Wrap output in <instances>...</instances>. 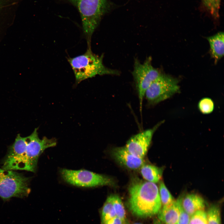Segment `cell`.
I'll return each mask as SVG.
<instances>
[{"mask_svg": "<svg viewBox=\"0 0 224 224\" xmlns=\"http://www.w3.org/2000/svg\"><path fill=\"white\" fill-rule=\"evenodd\" d=\"M124 224H125L124 223Z\"/></svg>", "mask_w": 224, "mask_h": 224, "instance_id": "484cf974", "label": "cell"}, {"mask_svg": "<svg viewBox=\"0 0 224 224\" xmlns=\"http://www.w3.org/2000/svg\"><path fill=\"white\" fill-rule=\"evenodd\" d=\"M159 123L152 128L147 129L131 137L124 146L131 153L143 158L151 144L153 135L159 127Z\"/></svg>", "mask_w": 224, "mask_h": 224, "instance_id": "9c48e42d", "label": "cell"}, {"mask_svg": "<svg viewBox=\"0 0 224 224\" xmlns=\"http://www.w3.org/2000/svg\"><path fill=\"white\" fill-rule=\"evenodd\" d=\"M133 224H142L140 223H134Z\"/></svg>", "mask_w": 224, "mask_h": 224, "instance_id": "d4e9b609", "label": "cell"}, {"mask_svg": "<svg viewBox=\"0 0 224 224\" xmlns=\"http://www.w3.org/2000/svg\"><path fill=\"white\" fill-rule=\"evenodd\" d=\"M202 4L215 18L219 17L221 0H202Z\"/></svg>", "mask_w": 224, "mask_h": 224, "instance_id": "ac0fdd59", "label": "cell"}, {"mask_svg": "<svg viewBox=\"0 0 224 224\" xmlns=\"http://www.w3.org/2000/svg\"><path fill=\"white\" fill-rule=\"evenodd\" d=\"M125 220L116 216L108 221L105 224H124Z\"/></svg>", "mask_w": 224, "mask_h": 224, "instance_id": "603a6c76", "label": "cell"}, {"mask_svg": "<svg viewBox=\"0 0 224 224\" xmlns=\"http://www.w3.org/2000/svg\"><path fill=\"white\" fill-rule=\"evenodd\" d=\"M151 61V58L149 57L143 63L137 59L135 60L134 63L132 74L138 92L140 110L146 90L161 74L152 66Z\"/></svg>", "mask_w": 224, "mask_h": 224, "instance_id": "ba28073f", "label": "cell"}, {"mask_svg": "<svg viewBox=\"0 0 224 224\" xmlns=\"http://www.w3.org/2000/svg\"><path fill=\"white\" fill-rule=\"evenodd\" d=\"M116 216L113 204L109 196L105 203L101 211V224L105 223L109 220Z\"/></svg>", "mask_w": 224, "mask_h": 224, "instance_id": "9a60e30c", "label": "cell"}, {"mask_svg": "<svg viewBox=\"0 0 224 224\" xmlns=\"http://www.w3.org/2000/svg\"><path fill=\"white\" fill-rule=\"evenodd\" d=\"M77 8L80 15L83 32L87 43L107 10L108 0H69Z\"/></svg>", "mask_w": 224, "mask_h": 224, "instance_id": "277c9868", "label": "cell"}, {"mask_svg": "<svg viewBox=\"0 0 224 224\" xmlns=\"http://www.w3.org/2000/svg\"><path fill=\"white\" fill-rule=\"evenodd\" d=\"M180 202V213L177 224H188L190 216L184 210Z\"/></svg>", "mask_w": 224, "mask_h": 224, "instance_id": "7402d4cb", "label": "cell"}, {"mask_svg": "<svg viewBox=\"0 0 224 224\" xmlns=\"http://www.w3.org/2000/svg\"><path fill=\"white\" fill-rule=\"evenodd\" d=\"M188 224H207L206 212L198 211L190 216Z\"/></svg>", "mask_w": 224, "mask_h": 224, "instance_id": "44dd1931", "label": "cell"}, {"mask_svg": "<svg viewBox=\"0 0 224 224\" xmlns=\"http://www.w3.org/2000/svg\"><path fill=\"white\" fill-rule=\"evenodd\" d=\"M38 128L29 136L23 137L18 134L13 144L9 147L4 159L2 168L6 170H24L35 172L40 155L46 149L57 144L55 138L38 136Z\"/></svg>", "mask_w": 224, "mask_h": 224, "instance_id": "6da1fadb", "label": "cell"}, {"mask_svg": "<svg viewBox=\"0 0 224 224\" xmlns=\"http://www.w3.org/2000/svg\"><path fill=\"white\" fill-rule=\"evenodd\" d=\"M163 223L162 224V222L159 219L155 222L154 224H163Z\"/></svg>", "mask_w": 224, "mask_h": 224, "instance_id": "cb8c5ba5", "label": "cell"}, {"mask_svg": "<svg viewBox=\"0 0 224 224\" xmlns=\"http://www.w3.org/2000/svg\"><path fill=\"white\" fill-rule=\"evenodd\" d=\"M224 33L221 32L207 38L210 44L212 57L217 63L224 55Z\"/></svg>", "mask_w": 224, "mask_h": 224, "instance_id": "4fadbf2b", "label": "cell"}, {"mask_svg": "<svg viewBox=\"0 0 224 224\" xmlns=\"http://www.w3.org/2000/svg\"><path fill=\"white\" fill-rule=\"evenodd\" d=\"M112 152L114 159L120 164L129 169L137 170L144 164L143 158L132 154L125 147L115 148Z\"/></svg>", "mask_w": 224, "mask_h": 224, "instance_id": "30bf717a", "label": "cell"}, {"mask_svg": "<svg viewBox=\"0 0 224 224\" xmlns=\"http://www.w3.org/2000/svg\"><path fill=\"white\" fill-rule=\"evenodd\" d=\"M179 198L171 204L163 206L158 214V219L164 224H177L180 213Z\"/></svg>", "mask_w": 224, "mask_h": 224, "instance_id": "7c38bea8", "label": "cell"}, {"mask_svg": "<svg viewBox=\"0 0 224 224\" xmlns=\"http://www.w3.org/2000/svg\"><path fill=\"white\" fill-rule=\"evenodd\" d=\"M103 55L99 56L87 47L84 54L68 58L74 72L77 84L97 75H119V72L106 67L103 62Z\"/></svg>", "mask_w": 224, "mask_h": 224, "instance_id": "3957f363", "label": "cell"}, {"mask_svg": "<svg viewBox=\"0 0 224 224\" xmlns=\"http://www.w3.org/2000/svg\"><path fill=\"white\" fill-rule=\"evenodd\" d=\"M128 206L135 215L141 217L157 214L161 208L159 188L147 181L134 182L128 188Z\"/></svg>", "mask_w": 224, "mask_h": 224, "instance_id": "7a4b0ae2", "label": "cell"}, {"mask_svg": "<svg viewBox=\"0 0 224 224\" xmlns=\"http://www.w3.org/2000/svg\"><path fill=\"white\" fill-rule=\"evenodd\" d=\"M178 83L176 79L161 73L147 89L144 96L149 103L157 104L179 92Z\"/></svg>", "mask_w": 224, "mask_h": 224, "instance_id": "52a82bcc", "label": "cell"}, {"mask_svg": "<svg viewBox=\"0 0 224 224\" xmlns=\"http://www.w3.org/2000/svg\"><path fill=\"white\" fill-rule=\"evenodd\" d=\"M179 198L182 208L190 216L198 211L204 210L205 207L204 199L198 194H189Z\"/></svg>", "mask_w": 224, "mask_h": 224, "instance_id": "8fae6325", "label": "cell"}, {"mask_svg": "<svg viewBox=\"0 0 224 224\" xmlns=\"http://www.w3.org/2000/svg\"><path fill=\"white\" fill-rule=\"evenodd\" d=\"M109 197L113 204L116 216L125 220V211L119 197L116 194H112Z\"/></svg>", "mask_w": 224, "mask_h": 224, "instance_id": "e0dca14e", "label": "cell"}, {"mask_svg": "<svg viewBox=\"0 0 224 224\" xmlns=\"http://www.w3.org/2000/svg\"><path fill=\"white\" fill-rule=\"evenodd\" d=\"M159 190L161 204L163 206L169 205L175 200L164 182L162 181L160 183Z\"/></svg>", "mask_w": 224, "mask_h": 224, "instance_id": "d6986e66", "label": "cell"}, {"mask_svg": "<svg viewBox=\"0 0 224 224\" xmlns=\"http://www.w3.org/2000/svg\"><path fill=\"white\" fill-rule=\"evenodd\" d=\"M220 212L219 206L211 205L206 212L207 224H221Z\"/></svg>", "mask_w": 224, "mask_h": 224, "instance_id": "2e32d148", "label": "cell"}, {"mask_svg": "<svg viewBox=\"0 0 224 224\" xmlns=\"http://www.w3.org/2000/svg\"><path fill=\"white\" fill-rule=\"evenodd\" d=\"M140 172L142 177L147 181L156 183L161 179L163 169L155 166L143 165L140 168Z\"/></svg>", "mask_w": 224, "mask_h": 224, "instance_id": "5bb4252c", "label": "cell"}, {"mask_svg": "<svg viewBox=\"0 0 224 224\" xmlns=\"http://www.w3.org/2000/svg\"><path fill=\"white\" fill-rule=\"evenodd\" d=\"M29 180L22 174L0 168V197L5 201L13 197L28 196L30 191Z\"/></svg>", "mask_w": 224, "mask_h": 224, "instance_id": "5b68a950", "label": "cell"}, {"mask_svg": "<svg viewBox=\"0 0 224 224\" xmlns=\"http://www.w3.org/2000/svg\"><path fill=\"white\" fill-rule=\"evenodd\" d=\"M60 173L64 181L76 186L90 188L114 184V181L110 177L85 170L63 169Z\"/></svg>", "mask_w": 224, "mask_h": 224, "instance_id": "8992f818", "label": "cell"}, {"mask_svg": "<svg viewBox=\"0 0 224 224\" xmlns=\"http://www.w3.org/2000/svg\"><path fill=\"white\" fill-rule=\"evenodd\" d=\"M198 108L200 111L203 114H208L212 113L214 109V103L210 98H202L199 102Z\"/></svg>", "mask_w": 224, "mask_h": 224, "instance_id": "ffe728a7", "label": "cell"}]
</instances>
